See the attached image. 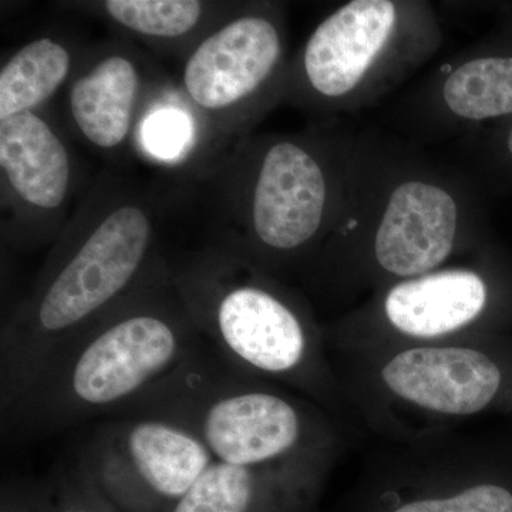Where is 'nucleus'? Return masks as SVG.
Masks as SVG:
<instances>
[{
    "mask_svg": "<svg viewBox=\"0 0 512 512\" xmlns=\"http://www.w3.org/2000/svg\"><path fill=\"white\" fill-rule=\"evenodd\" d=\"M154 211L131 192L84 204L50 252L28 298L0 333V406L12 419L56 356L165 264Z\"/></svg>",
    "mask_w": 512,
    "mask_h": 512,
    "instance_id": "obj_1",
    "label": "nucleus"
},
{
    "mask_svg": "<svg viewBox=\"0 0 512 512\" xmlns=\"http://www.w3.org/2000/svg\"><path fill=\"white\" fill-rule=\"evenodd\" d=\"M167 264L50 363L9 426L55 430L131 410L201 359Z\"/></svg>",
    "mask_w": 512,
    "mask_h": 512,
    "instance_id": "obj_2",
    "label": "nucleus"
},
{
    "mask_svg": "<svg viewBox=\"0 0 512 512\" xmlns=\"http://www.w3.org/2000/svg\"><path fill=\"white\" fill-rule=\"evenodd\" d=\"M365 138L313 130L244 141L228 171V254L285 258L336 234Z\"/></svg>",
    "mask_w": 512,
    "mask_h": 512,
    "instance_id": "obj_3",
    "label": "nucleus"
},
{
    "mask_svg": "<svg viewBox=\"0 0 512 512\" xmlns=\"http://www.w3.org/2000/svg\"><path fill=\"white\" fill-rule=\"evenodd\" d=\"M483 188L461 167L404 144L365 138L352 201L336 237L366 235L394 278L430 274L485 224Z\"/></svg>",
    "mask_w": 512,
    "mask_h": 512,
    "instance_id": "obj_4",
    "label": "nucleus"
},
{
    "mask_svg": "<svg viewBox=\"0 0 512 512\" xmlns=\"http://www.w3.org/2000/svg\"><path fill=\"white\" fill-rule=\"evenodd\" d=\"M440 40L427 3L352 0L313 29L289 67L285 93L320 111L362 109L426 62Z\"/></svg>",
    "mask_w": 512,
    "mask_h": 512,
    "instance_id": "obj_5",
    "label": "nucleus"
},
{
    "mask_svg": "<svg viewBox=\"0 0 512 512\" xmlns=\"http://www.w3.org/2000/svg\"><path fill=\"white\" fill-rule=\"evenodd\" d=\"M170 269L192 325L221 360L269 375L295 372L305 362L301 316L247 262L215 247Z\"/></svg>",
    "mask_w": 512,
    "mask_h": 512,
    "instance_id": "obj_6",
    "label": "nucleus"
},
{
    "mask_svg": "<svg viewBox=\"0 0 512 512\" xmlns=\"http://www.w3.org/2000/svg\"><path fill=\"white\" fill-rule=\"evenodd\" d=\"M214 460L183 424L134 414L104 427L80 467L119 512H171Z\"/></svg>",
    "mask_w": 512,
    "mask_h": 512,
    "instance_id": "obj_7",
    "label": "nucleus"
},
{
    "mask_svg": "<svg viewBox=\"0 0 512 512\" xmlns=\"http://www.w3.org/2000/svg\"><path fill=\"white\" fill-rule=\"evenodd\" d=\"M288 74L284 20L271 5H256L202 37L185 60L181 82L202 116L232 124L285 94Z\"/></svg>",
    "mask_w": 512,
    "mask_h": 512,
    "instance_id": "obj_8",
    "label": "nucleus"
},
{
    "mask_svg": "<svg viewBox=\"0 0 512 512\" xmlns=\"http://www.w3.org/2000/svg\"><path fill=\"white\" fill-rule=\"evenodd\" d=\"M420 119L470 133L512 120V8L500 36L440 67L420 94Z\"/></svg>",
    "mask_w": 512,
    "mask_h": 512,
    "instance_id": "obj_9",
    "label": "nucleus"
},
{
    "mask_svg": "<svg viewBox=\"0 0 512 512\" xmlns=\"http://www.w3.org/2000/svg\"><path fill=\"white\" fill-rule=\"evenodd\" d=\"M390 390L431 412L467 416L485 409L501 384V372L490 357L473 349L406 350L384 366Z\"/></svg>",
    "mask_w": 512,
    "mask_h": 512,
    "instance_id": "obj_10",
    "label": "nucleus"
},
{
    "mask_svg": "<svg viewBox=\"0 0 512 512\" xmlns=\"http://www.w3.org/2000/svg\"><path fill=\"white\" fill-rule=\"evenodd\" d=\"M0 170L9 197L35 217L62 210L72 190L66 144L37 111L0 120Z\"/></svg>",
    "mask_w": 512,
    "mask_h": 512,
    "instance_id": "obj_11",
    "label": "nucleus"
},
{
    "mask_svg": "<svg viewBox=\"0 0 512 512\" xmlns=\"http://www.w3.org/2000/svg\"><path fill=\"white\" fill-rule=\"evenodd\" d=\"M146 93L143 66L126 50L101 52L80 67L69 89V111L84 140L101 151L126 146Z\"/></svg>",
    "mask_w": 512,
    "mask_h": 512,
    "instance_id": "obj_12",
    "label": "nucleus"
},
{
    "mask_svg": "<svg viewBox=\"0 0 512 512\" xmlns=\"http://www.w3.org/2000/svg\"><path fill=\"white\" fill-rule=\"evenodd\" d=\"M488 286L473 269H444L399 282L384 296L394 329L414 338H437L470 325L487 308Z\"/></svg>",
    "mask_w": 512,
    "mask_h": 512,
    "instance_id": "obj_13",
    "label": "nucleus"
},
{
    "mask_svg": "<svg viewBox=\"0 0 512 512\" xmlns=\"http://www.w3.org/2000/svg\"><path fill=\"white\" fill-rule=\"evenodd\" d=\"M69 47L53 37H39L16 50L0 70V120L36 111L73 72Z\"/></svg>",
    "mask_w": 512,
    "mask_h": 512,
    "instance_id": "obj_14",
    "label": "nucleus"
},
{
    "mask_svg": "<svg viewBox=\"0 0 512 512\" xmlns=\"http://www.w3.org/2000/svg\"><path fill=\"white\" fill-rule=\"evenodd\" d=\"M210 3L198 0H107L106 18L148 40H187L210 22Z\"/></svg>",
    "mask_w": 512,
    "mask_h": 512,
    "instance_id": "obj_15",
    "label": "nucleus"
},
{
    "mask_svg": "<svg viewBox=\"0 0 512 512\" xmlns=\"http://www.w3.org/2000/svg\"><path fill=\"white\" fill-rule=\"evenodd\" d=\"M258 470L214 460L171 512H259L262 484Z\"/></svg>",
    "mask_w": 512,
    "mask_h": 512,
    "instance_id": "obj_16",
    "label": "nucleus"
},
{
    "mask_svg": "<svg viewBox=\"0 0 512 512\" xmlns=\"http://www.w3.org/2000/svg\"><path fill=\"white\" fill-rule=\"evenodd\" d=\"M460 163L484 192L512 195V120L470 133Z\"/></svg>",
    "mask_w": 512,
    "mask_h": 512,
    "instance_id": "obj_17",
    "label": "nucleus"
},
{
    "mask_svg": "<svg viewBox=\"0 0 512 512\" xmlns=\"http://www.w3.org/2000/svg\"><path fill=\"white\" fill-rule=\"evenodd\" d=\"M389 512H512V493L501 485H471L454 494L413 498Z\"/></svg>",
    "mask_w": 512,
    "mask_h": 512,
    "instance_id": "obj_18",
    "label": "nucleus"
},
{
    "mask_svg": "<svg viewBox=\"0 0 512 512\" xmlns=\"http://www.w3.org/2000/svg\"><path fill=\"white\" fill-rule=\"evenodd\" d=\"M144 144L157 156H175L188 140V120L183 111L160 109L143 123Z\"/></svg>",
    "mask_w": 512,
    "mask_h": 512,
    "instance_id": "obj_19",
    "label": "nucleus"
},
{
    "mask_svg": "<svg viewBox=\"0 0 512 512\" xmlns=\"http://www.w3.org/2000/svg\"><path fill=\"white\" fill-rule=\"evenodd\" d=\"M56 512H119L97 490L82 467L60 487Z\"/></svg>",
    "mask_w": 512,
    "mask_h": 512,
    "instance_id": "obj_20",
    "label": "nucleus"
},
{
    "mask_svg": "<svg viewBox=\"0 0 512 512\" xmlns=\"http://www.w3.org/2000/svg\"><path fill=\"white\" fill-rule=\"evenodd\" d=\"M3 512H28V511L18 510V507H16V508L8 507V510H6V508H3ZM52 512H56V510H53Z\"/></svg>",
    "mask_w": 512,
    "mask_h": 512,
    "instance_id": "obj_21",
    "label": "nucleus"
}]
</instances>
